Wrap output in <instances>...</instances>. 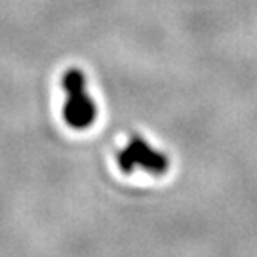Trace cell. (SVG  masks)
<instances>
[{"label": "cell", "mask_w": 257, "mask_h": 257, "mask_svg": "<svg viewBox=\"0 0 257 257\" xmlns=\"http://www.w3.org/2000/svg\"><path fill=\"white\" fill-rule=\"evenodd\" d=\"M61 86L67 92L63 105V118L73 130H86L93 124L97 109L86 93V76L80 69H69L61 78Z\"/></svg>", "instance_id": "1"}, {"label": "cell", "mask_w": 257, "mask_h": 257, "mask_svg": "<svg viewBox=\"0 0 257 257\" xmlns=\"http://www.w3.org/2000/svg\"><path fill=\"white\" fill-rule=\"evenodd\" d=\"M118 166L124 174H132L136 166H143L151 174L162 175L168 172L170 162H168V158L162 153L149 147L145 139L134 136L132 141L128 143V147L124 151H120Z\"/></svg>", "instance_id": "2"}]
</instances>
